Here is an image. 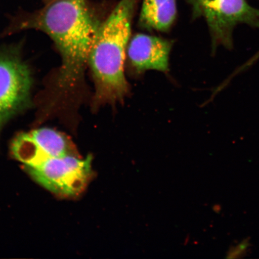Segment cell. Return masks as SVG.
I'll list each match as a JSON object with an SVG mask.
<instances>
[{
	"label": "cell",
	"instance_id": "1",
	"mask_svg": "<svg viewBox=\"0 0 259 259\" xmlns=\"http://www.w3.org/2000/svg\"><path fill=\"white\" fill-rule=\"evenodd\" d=\"M89 0H56L29 20L28 28L47 34L61 58L58 86L64 96L82 86L94 40L102 19Z\"/></svg>",
	"mask_w": 259,
	"mask_h": 259
},
{
	"label": "cell",
	"instance_id": "2",
	"mask_svg": "<svg viewBox=\"0 0 259 259\" xmlns=\"http://www.w3.org/2000/svg\"><path fill=\"white\" fill-rule=\"evenodd\" d=\"M139 1L119 0L97 30L89 60L95 86V109L120 102L129 93L124 61Z\"/></svg>",
	"mask_w": 259,
	"mask_h": 259
},
{
	"label": "cell",
	"instance_id": "3",
	"mask_svg": "<svg viewBox=\"0 0 259 259\" xmlns=\"http://www.w3.org/2000/svg\"><path fill=\"white\" fill-rule=\"evenodd\" d=\"M193 19L203 18L211 37L212 53L220 45L233 47V31L236 25L247 24L259 28V9L247 0H186Z\"/></svg>",
	"mask_w": 259,
	"mask_h": 259
},
{
	"label": "cell",
	"instance_id": "4",
	"mask_svg": "<svg viewBox=\"0 0 259 259\" xmlns=\"http://www.w3.org/2000/svg\"><path fill=\"white\" fill-rule=\"evenodd\" d=\"M93 157L74 155L48 158L38 166L25 167L35 182L61 198L79 197L95 176Z\"/></svg>",
	"mask_w": 259,
	"mask_h": 259
},
{
	"label": "cell",
	"instance_id": "5",
	"mask_svg": "<svg viewBox=\"0 0 259 259\" xmlns=\"http://www.w3.org/2000/svg\"><path fill=\"white\" fill-rule=\"evenodd\" d=\"M11 153L25 167L38 166L48 158L80 157L72 139L62 132L43 127L21 133L11 142Z\"/></svg>",
	"mask_w": 259,
	"mask_h": 259
},
{
	"label": "cell",
	"instance_id": "6",
	"mask_svg": "<svg viewBox=\"0 0 259 259\" xmlns=\"http://www.w3.org/2000/svg\"><path fill=\"white\" fill-rule=\"evenodd\" d=\"M31 87L27 65L14 55L0 53V128L27 105Z\"/></svg>",
	"mask_w": 259,
	"mask_h": 259
},
{
	"label": "cell",
	"instance_id": "7",
	"mask_svg": "<svg viewBox=\"0 0 259 259\" xmlns=\"http://www.w3.org/2000/svg\"><path fill=\"white\" fill-rule=\"evenodd\" d=\"M171 46V42L163 38L138 34L129 42L127 56L138 72L149 70L167 72Z\"/></svg>",
	"mask_w": 259,
	"mask_h": 259
},
{
	"label": "cell",
	"instance_id": "8",
	"mask_svg": "<svg viewBox=\"0 0 259 259\" xmlns=\"http://www.w3.org/2000/svg\"><path fill=\"white\" fill-rule=\"evenodd\" d=\"M177 15V0H142L139 24L148 30L167 31Z\"/></svg>",
	"mask_w": 259,
	"mask_h": 259
},
{
	"label": "cell",
	"instance_id": "9",
	"mask_svg": "<svg viewBox=\"0 0 259 259\" xmlns=\"http://www.w3.org/2000/svg\"><path fill=\"white\" fill-rule=\"evenodd\" d=\"M248 245L245 242H242V244H239L237 247L235 248V250L230 251L229 252V257H236V255H239L242 253L243 251L246 250V249L247 248Z\"/></svg>",
	"mask_w": 259,
	"mask_h": 259
}]
</instances>
